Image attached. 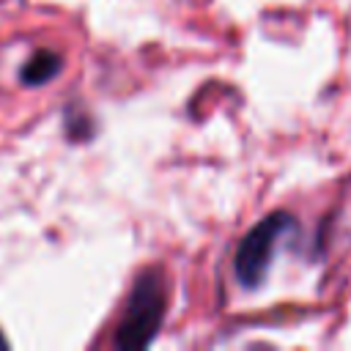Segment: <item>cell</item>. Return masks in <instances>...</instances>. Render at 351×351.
<instances>
[{
  "instance_id": "cell-1",
  "label": "cell",
  "mask_w": 351,
  "mask_h": 351,
  "mask_svg": "<svg viewBox=\"0 0 351 351\" xmlns=\"http://www.w3.org/2000/svg\"><path fill=\"white\" fill-rule=\"evenodd\" d=\"M167 310V282L159 269H145L129 293L126 313L115 332V348H145Z\"/></svg>"
},
{
  "instance_id": "cell-2",
  "label": "cell",
  "mask_w": 351,
  "mask_h": 351,
  "mask_svg": "<svg viewBox=\"0 0 351 351\" xmlns=\"http://www.w3.org/2000/svg\"><path fill=\"white\" fill-rule=\"evenodd\" d=\"M293 225V219L282 211H274L269 214L266 219H261L241 241H239V250H236V258H233V269H236V277L241 285L247 288H255L269 263H271V255L277 250V241L280 236Z\"/></svg>"
},
{
  "instance_id": "cell-3",
  "label": "cell",
  "mask_w": 351,
  "mask_h": 351,
  "mask_svg": "<svg viewBox=\"0 0 351 351\" xmlns=\"http://www.w3.org/2000/svg\"><path fill=\"white\" fill-rule=\"evenodd\" d=\"M60 63H63V58H60L58 52H52V49H38V52H33V55L25 60V66H22V71H19V80H22L25 85L38 88V85L49 82V80L60 71Z\"/></svg>"
},
{
  "instance_id": "cell-4",
  "label": "cell",
  "mask_w": 351,
  "mask_h": 351,
  "mask_svg": "<svg viewBox=\"0 0 351 351\" xmlns=\"http://www.w3.org/2000/svg\"><path fill=\"white\" fill-rule=\"evenodd\" d=\"M0 348H8V340H5V335L0 332Z\"/></svg>"
}]
</instances>
